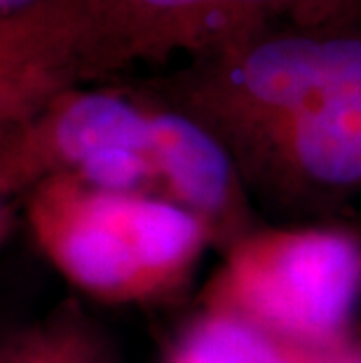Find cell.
I'll use <instances>...</instances> for the list:
<instances>
[{
	"mask_svg": "<svg viewBox=\"0 0 361 363\" xmlns=\"http://www.w3.org/2000/svg\"><path fill=\"white\" fill-rule=\"evenodd\" d=\"M150 91L209 129L244 183L361 188V17L267 26L188 59Z\"/></svg>",
	"mask_w": 361,
	"mask_h": 363,
	"instance_id": "cell-1",
	"label": "cell"
},
{
	"mask_svg": "<svg viewBox=\"0 0 361 363\" xmlns=\"http://www.w3.org/2000/svg\"><path fill=\"white\" fill-rule=\"evenodd\" d=\"M359 17L361 0H40L0 26V113L19 122L64 89L202 57L267 26Z\"/></svg>",
	"mask_w": 361,
	"mask_h": 363,
	"instance_id": "cell-2",
	"label": "cell"
},
{
	"mask_svg": "<svg viewBox=\"0 0 361 363\" xmlns=\"http://www.w3.org/2000/svg\"><path fill=\"white\" fill-rule=\"evenodd\" d=\"M38 249L84 296L113 305L150 303L193 274L211 230L167 199L89 188L55 176L26 192Z\"/></svg>",
	"mask_w": 361,
	"mask_h": 363,
	"instance_id": "cell-3",
	"label": "cell"
},
{
	"mask_svg": "<svg viewBox=\"0 0 361 363\" xmlns=\"http://www.w3.org/2000/svg\"><path fill=\"white\" fill-rule=\"evenodd\" d=\"M172 108L152 91L73 87L0 131V185L26 195L71 176L89 188L162 199Z\"/></svg>",
	"mask_w": 361,
	"mask_h": 363,
	"instance_id": "cell-4",
	"label": "cell"
},
{
	"mask_svg": "<svg viewBox=\"0 0 361 363\" xmlns=\"http://www.w3.org/2000/svg\"><path fill=\"white\" fill-rule=\"evenodd\" d=\"M361 298V244L333 228L249 230L206 286V310L233 314L305 350L350 342Z\"/></svg>",
	"mask_w": 361,
	"mask_h": 363,
	"instance_id": "cell-5",
	"label": "cell"
},
{
	"mask_svg": "<svg viewBox=\"0 0 361 363\" xmlns=\"http://www.w3.org/2000/svg\"><path fill=\"white\" fill-rule=\"evenodd\" d=\"M165 363H361V345L317 352L289 345L233 314L199 312L169 347Z\"/></svg>",
	"mask_w": 361,
	"mask_h": 363,
	"instance_id": "cell-6",
	"label": "cell"
},
{
	"mask_svg": "<svg viewBox=\"0 0 361 363\" xmlns=\"http://www.w3.org/2000/svg\"><path fill=\"white\" fill-rule=\"evenodd\" d=\"M0 363H118L94 323L75 310H59L21 328L0 345Z\"/></svg>",
	"mask_w": 361,
	"mask_h": 363,
	"instance_id": "cell-7",
	"label": "cell"
},
{
	"mask_svg": "<svg viewBox=\"0 0 361 363\" xmlns=\"http://www.w3.org/2000/svg\"><path fill=\"white\" fill-rule=\"evenodd\" d=\"M12 197L3 185H0V246L5 244V239L10 237L12 228H14V206H12Z\"/></svg>",
	"mask_w": 361,
	"mask_h": 363,
	"instance_id": "cell-8",
	"label": "cell"
},
{
	"mask_svg": "<svg viewBox=\"0 0 361 363\" xmlns=\"http://www.w3.org/2000/svg\"><path fill=\"white\" fill-rule=\"evenodd\" d=\"M40 0H0V26L10 24L12 19L21 17L30 7L38 5Z\"/></svg>",
	"mask_w": 361,
	"mask_h": 363,
	"instance_id": "cell-9",
	"label": "cell"
},
{
	"mask_svg": "<svg viewBox=\"0 0 361 363\" xmlns=\"http://www.w3.org/2000/svg\"><path fill=\"white\" fill-rule=\"evenodd\" d=\"M5 129V125H3V120H0V131H3Z\"/></svg>",
	"mask_w": 361,
	"mask_h": 363,
	"instance_id": "cell-10",
	"label": "cell"
}]
</instances>
